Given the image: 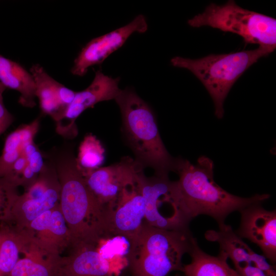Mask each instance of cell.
I'll return each mask as SVG.
<instances>
[{
    "label": "cell",
    "mask_w": 276,
    "mask_h": 276,
    "mask_svg": "<svg viewBox=\"0 0 276 276\" xmlns=\"http://www.w3.org/2000/svg\"><path fill=\"white\" fill-rule=\"evenodd\" d=\"M214 163L205 156L199 157L196 164L176 158L174 171L179 178L172 181L171 195L174 202L191 220L199 215L214 219L218 225L225 223L229 214L246 207L261 204L270 197L268 194L244 198L231 194L214 179Z\"/></svg>",
    "instance_id": "obj_1"
},
{
    "label": "cell",
    "mask_w": 276,
    "mask_h": 276,
    "mask_svg": "<svg viewBox=\"0 0 276 276\" xmlns=\"http://www.w3.org/2000/svg\"><path fill=\"white\" fill-rule=\"evenodd\" d=\"M72 151L60 153L55 168L60 185L59 208L70 236L69 250L97 247L107 238L111 209L102 204L77 167Z\"/></svg>",
    "instance_id": "obj_2"
},
{
    "label": "cell",
    "mask_w": 276,
    "mask_h": 276,
    "mask_svg": "<svg viewBox=\"0 0 276 276\" xmlns=\"http://www.w3.org/2000/svg\"><path fill=\"white\" fill-rule=\"evenodd\" d=\"M114 100L121 114L122 131L134 159L144 168L153 169L155 175L168 176L174 171L175 158L163 143L150 106L128 87L120 89Z\"/></svg>",
    "instance_id": "obj_3"
},
{
    "label": "cell",
    "mask_w": 276,
    "mask_h": 276,
    "mask_svg": "<svg viewBox=\"0 0 276 276\" xmlns=\"http://www.w3.org/2000/svg\"><path fill=\"white\" fill-rule=\"evenodd\" d=\"M196 239L189 231L168 230L144 220L129 242L127 261L133 276H167L182 268V258L190 253Z\"/></svg>",
    "instance_id": "obj_4"
},
{
    "label": "cell",
    "mask_w": 276,
    "mask_h": 276,
    "mask_svg": "<svg viewBox=\"0 0 276 276\" xmlns=\"http://www.w3.org/2000/svg\"><path fill=\"white\" fill-rule=\"evenodd\" d=\"M275 49L259 46L255 50L211 54L196 59L176 56L171 63L189 70L201 82L213 101L216 117L220 119L224 113V102L234 83L251 65Z\"/></svg>",
    "instance_id": "obj_5"
},
{
    "label": "cell",
    "mask_w": 276,
    "mask_h": 276,
    "mask_svg": "<svg viewBox=\"0 0 276 276\" xmlns=\"http://www.w3.org/2000/svg\"><path fill=\"white\" fill-rule=\"evenodd\" d=\"M194 28L209 26L241 36L248 43L276 47V19L243 9L234 1L223 5L211 4L202 13L188 20Z\"/></svg>",
    "instance_id": "obj_6"
},
{
    "label": "cell",
    "mask_w": 276,
    "mask_h": 276,
    "mask_svg": "<svg viewBox=\"0 0 276 276\" xmlns=\"http://www.w3.org/2000/svg\"><path fill=\"white\" fill-rule=\"evenodd\" d=\"M24 231L31 240L30 252L43 258H60L70 247V233L59 203L34 219Z\"/></svg>",
    "instance_id": "obj_7"
},
{
    "label": "cell",
    "mask_w": 276,
    "mask_h": 276,
    "mask_svg": "<svg viewBox=\"0 0 276 276\" xmlns=\"http://www.w3.org/2000/svg\"><path fill=\"white\" fill-rule=\"evenodd\" d=\"M143 166L129 156L111 165L100 167L84 176L98 200L112 209L123 190L134 182Z\"/></svg>",
    "instance_id": "obj_8"
},
{
    "label": "cell",
    "mask_w": 276,
    "mask_h": 276,
    "mask_svg": "<svg viewBox=\"0 0 276 276\" xmlns=\"http://www.w3.org/2000/svg\"><path fill=\"white\" fill-rule=\"evenodd\" d=\"M120 78H112L99 70L90 84L85 89L76 92L72 102L65 110L61 118L55 122L57 132L66 138L77 134L75 121L86 109L99 102L115 99L120 89Z\"/></svg>",
    "instance_id": "obj_9"
},
{
    "label": "cell",
    "mask_w": 276,
    "mask_h": 276,
    "mask_svg": "<svg viewBox=\"0 0 276 276\" xmlns=\"http://www.w3.org/2000/svg\"><path fill=\"white\" fill-rule=\"evenodd\" d=\"M148 29L145 17L140 14L127 25L91 39L75 58L71 72L83 76L91 66L101 64L111 54L120 48L134 33H143Z\"/></svg>",
    "instance_id": "obj_10"
},
{
    "label": "cell",
    "mask_w": 276,
    "mask_h": 276,
    "mask_svg": "<svg viewBox=\"0 0 276 276\" xmlns=\"http://www.w3.org/2000/svg\"><path fill=\"white\" fill-rule=\"evenodd\" d=\"M172 183V181L169 179L168 176L154 175L148 177L144 174V170L138 173L136 183L146 202L144 221L149 225L159 228L188 231L189 229L182 228L169 218L162 210L164 205L171 206L188 218L171 198Z\"/></svg>",
    "instance_id": "obj_11"
},
{
    "label": "cell",
    "mask_w": 276,
    "mask_h": 276,
    "mask_svg": "<svg viewBox=\"0 0 276 276\" xmlns=\"http://www.w3.org/2000/svg\"><path fill=\"white\" fill-rule=\"evenodd\" d=\"M145 208V200L136 185L135 178L134 182L123 190L111 210L108 237L121 236L129 242L132 241L141 228Z\"/></svg>",
    "instance_id": "obj_12"
},
{
    "label": "cell",
    "mask_w": 276,
    "mask_h": 276,
    "mask_svg": "<svg viewBox=\"0 0 276 276\" xmlns=\"http://www.w3.org/2000/svg\"><path fill=\"white\" fill-rule=\"evenodd\" d=\"M241 213L240 225L236 233L258 245L266 259L276 262V212L268 211L261 204L246 207Z\"/></svg>",
    "instance_id": "obj_13"
},
{
    "label": "cell",
    "mask_w": 276,
    "mask_h": 276,
    "mask_svg": "<svg viewBox=\"0 0 276 276\" xmlns=\"http://www.w3.org/2000/svg\"><path fill=\"white\" fill-rule=\"evenodd\" d=\"M60 190L58 183L50 188L41 199H27L18 195L0 223L17 233L26 229L34 219L59 203Z\"/></svg>",
    "instance_id": "obj_14"
},
{
    "label": "cell",
    "mask_w": 276,
    "mask_h": 276,
    "mask_svg": "<svg viewBox=\"0 0 276 276\" xmlns=\"http://www.w3.org/2000/svg\"><path fill=\"white\" fill-rule=\"evenodd\" d=\"M204 237L209 241L217 242L220 252L229 258L234 266L252 265L260 268L266 262L264 256L253 251L229 225L224 223L219 225L217 231L208 230L204 233Z\"/></svg>",
    "instance_id": "obj_15"
},
{
    "label": "cell",
    "mask_w": 276,
    "mask_h": 276,
    "mask_svg": "<svg viewBox=\"0 0 276 276\" xmlns=\"http://www.w3.org/2000/svg\"><path fill=\"white\" fill-rule=\"evenodd\" d=\"M58 276H112L109 262L97 247H82L69 250L61 257Z\"/></svg>",
    "instance_id": "obj_16"
},
{
    "label": "cell",
    "mask_w": 276,
    "mask_h": 276,
    "mask_svg": "<svg viewBox=\"0 0 276 276\" xmlns=\"http://www.w3.org/2000/svg\"><path fill=\"white\" fill-rule=\"evenodd\" d=\"M0 82L6 87L18 91V102L33 107L36 103L35 84L31 74L19 63L0 55Z\"/></svg>",
    "instance_id": "obj_17"
},
{
    "label": "cell",
    "mask_w": 276,
    "mask_h": 276,
    "mask_svg": "<svg viewBox=\"0 0 276 276\" xmlns=\"http://www.w3.org/2000/svg\"><path fill=\"white\" fill-rule=\"evenodd\" d=\"M30 71L42 113L49 115L55 122H57L66 109L59 98V91L63 84L52 78L39 64H33Z\"/></svg>",
    "instance_id": "obj_18"
},
{
    "label": "cell",
    "mask_w": 276,
    "mask_h": 276,
    "mask_svg": "<svg viewBox=\"0 0 276 276\" xmlns=\"http://www.w3.org/2000/svg\"><path fill=\"white\" fill-rule=\"evenodd\" d=\"M189 254L191 262L183 266L181 270L186 276H240L228 265L225 255L219 252L215 257L204 252L196 239Z\"/></svg>",
    "instance_id": "obj_19"
},
{
    "label": "cell",
    "mask_w": 276,
    "mask_h": 276,
    "mask_svg": "<svg viewBox=\"0 0 276 276\" xmlns=\"http://www.w3.org/2000/svg\"><path fill=\"white\" fill-rule=\"evenodd\" d=\"M39 126V120L37 118L30 124L19 127L7 136L0 155V177L5 176L10 171L21 155L24 147L33 142Z\"/></svg>",
    "instance_id": "obj_20"
},
{
    "label": "cell",
    "mask_w": 276,
    "mask_h": 276,
    "mask_svg": "<svg viewBox=\"0 0 276 276\" xmlns=\"http://www.w3.org/2000/svg\"><path fill=\"white\" fill-rule=\"evenodd\" d=\"M105 151L96 136L89 133L84 136L75 158L77 167L84 176L101 167L105 159Z\"/></svg>",
    "instance_id": "obj_21"
},
{
    "label": "cell",
    "mask_w": 276,
    "mask_h": 276,
    "mask_svg": "<svg viewBox=\"0 0 276 276\" xmlns=\"http://www.w3.org/2000/svg\"><path fill=\"white\" fill-rule=\"evenodd\" d=\"M24 243L20 236L5 225L0 224V274L7 276L22 252Z\"/></svg>",
    "instance_id": "obj_22"
},
{
    "label": "cell",
    "mask_w": 276,
    "mask_h": 276,
    "mask_svg": "<svg viewBox=\"0 0 276 276\" xmlns=\"http://www.w3.org/2000/svg\"><path fill=\"white\" fill-rule=\"evenodd\" d=\"M61 257L57 259L25 257L18 261L7 276H58Z\"/></svg>",
    "instance_id": "obj_23"
},
{
    "label": "cell",
    "mask_w": 276,
    "mask_h": 276,
    "mask_svg": "<svg viewBox=\"0 0 276 276\" xmlns=\"http://www.w3.org/2000/svg\"><path fill=\"white\" fill-rule=\"evenodd\" d=\"M17 187L0 177V221L7 215L18 195Z\"/></svg>",
    "instance_id": "obj_24"
},
{
    "label": "cell",
    "mask_w": 276,
    "mask_h": 276,
    "mask_svg": "<svg viewBox=\"0 0 276 276\" xmlns=\"http://www.w3.org/2000/svg\"><path fill=\"white\" fill-rule=\"evenodd\" d=\"M28 164L36 174L39 175L42 170L44 164L43 160L42 154L38 150H36L27 159Z\"/></svg>",
    "instance_id": "obj_25"
},
{
    "label": "cell",
    "mask_w": 276,
    "mask_h": 276,
    "mask_svg": "<svg viewBox=\"0 0 276 276\" xmlns=\"http://www.w3.org/2000/svg\"><path fill=\"white\" fill-rule=\"evenodd\" d=\"M13 120V116L5 107L3 102H0V135L7 130Z\"/></svg>",
    "instance_id": "obj_26"
},
{
    "label": "cell",
    "mask_w": 276,
    "mask_h": 276,
    "mask_svg": "<svg viewBox=\"0 0 276 276\" xmlns=\"http://www.w3.org/2000/svg\"><path fill=\"white\" fill-rule=\"evenodd\" d=\"M235 268L240 276H267L264 272L252 265L236 266Z\"/></svg>",
    "instance_id": "obj_27"
},
{
    "label": "cell",
    "mask_w": 276,
    "mask_h": 276,
    "mask_svg": "<svg viewBox=\"0 0 276 276\" xmlns=\"http://www.w3.org/2000/svg\"><path fill=\"white\" fill-rule=\"evenodd\" d=\"M6 87L0 82V102H3V94Z\"/></svg>",
    "instance_id": "obj_28"
},
{
    "label": "cell",
    "mask_w": 276,
    "mask_h": 276,
    "mask_svg": "<svg viewBox=\"0 0 276 276\" xmlns=\"http://www.w3.org/2000/svg\"><path fill=\"white\" fill-rule=\"evenodd\" d=\"M0 276H2V275L0 274Z\"/></svg>",
    "instance_id": "obj_29"
}]
</instances>
